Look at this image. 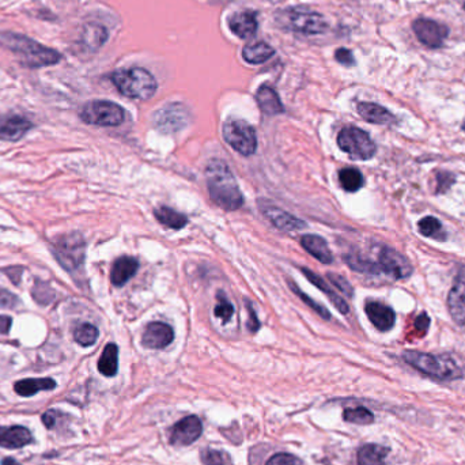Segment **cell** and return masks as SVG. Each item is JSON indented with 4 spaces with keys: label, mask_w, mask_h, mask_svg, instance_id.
Returning a JSON list of instances; mask_svg holds the SVG:
<instances>
[{
    "label": "cell",
    "mask_w": 465,
    "mask_h": 465,
    "mask_svg": "<svg viewBox=\"0 0 465 465\" xmlns=\"http://www.w3.org/2000/svg\"><path fill=\"white\" fill-rule=\"evenodd\" d=\"M207 188L212 202L225 211H236L244 203L240 187L229 169L220 159H212L206 169Z\"/></svg>",
    "instance_id": "1"
},
{
    "label": "cell",
    "mask_w": 465,
    "mask_h": 465,
    "mask_svg": "<svg viewBox=\"0 0 465 465\" xmlns=\"http://www.w3.org/2000/svg\"><path fill=\"white\" fill-rule=\"evenodd\" d=\"M0 45L11 52L22 65L29 68L50 67L61 60V54L59 52L37 43L28 36L12 32L0 33Z\"/></svg>",
    "instance_id": "2"
},
{
    "label": "cell",
    "mask_w": 465,
    "mask_h": 465,
    "mask_svg": "<svg viewBox=\"0 0 465 465\" xmlns=\"http://www.w3.org/2000/svg\"><path fill=\"white\" fill-rule=\"evenodd\" d=\"M116 89L125 97L146 101L156 92V81L152 72L141 67L121 68L110 75Z\"/></svg>",
    "instance_id": "3"
},
{
    "label": "cell",
    "mask_w": 465,
    "mask_h": 465,
    "mask_svg": "<svg viewBox=\"0 0 465 465\" xmlns=\"http://www.w3.org/2000/svg\"><path fill=\"white\" fill-rule=\"evenodd\" d=\"M403 360L420 373L441 381H451L462 378L464 375L463 369L448 355H433L419 351H406L403 354Z\"/></svg>",
    "instance_id": "4"
},
{
    "label": "cell",
    "mask_w": 465,
    "mask_h": 465,
    "mask_svg": "<svg viewBox=\"0 0 465 465\" xmlns=\"http://www.w3.org/2000/svg\"><path fill=\"white\" fill-rule=\"evenodd\" d=\"M53 255L65 271L74 273L85 262L86 242L78 233L65 234L53 244Z\"/></svg>",
    "instance_id": "5"
},
{
    "label": "cell",
    "mask_w": 465,
    "mask_h": 465,
    "mask_svg": "<svg viewBox=\"0 0 465 465\" xmlns=\"http://www.w3.org/2000/svg\"><path fill=\"white\" fill-rule=\"evenodd\" d=\"M226 143L238 154L251 156L256 153L258 136L255 128L244 120H229L223 125Z\"/></svg>",
    "instance_id": "6"
},
{
    "label": "cell",
    "mask_w": 465,
    "mask_h": 465,
    "mask_svg": "<svg viewBox=\"0 0 465 465\" xmlns=\"http://www.w3.org/2000/svg\"><path fill=\"white\" fill-rule=\"evenodd\" d=\"M81 118L90 125L117 127L124 121L125 112L118 103L96 100L86 103L82 107Z\"/></svg>",
    "instance_id": "7"
},
{
    "label": "cell",
    "mask_w": 465,
    "mask_h": 465,
    "mask_svg": "<svg viewBox=\"0 0 465 465\" xmlns=\"http://www.w3.org/2000/svg\"><path fill=\"white\" fill-rule=\"evenodd\" d=\"M338 145L346 154L354 159L366 161L375 154V145L361 128L346 127L338 135Z\"/></svg>",
    "instance_id": "8"
},
{
    "label": "cell",
    "mask_w": 465,
    "mask_h": 465,
    "mask_svg": "<svg viewBox=\"0 0 465 465\" xmlns=\"http://www.w3.org/2000/svg\"><path fill=\"white\" fill-rule=\"evenodd\" d=\"M287 26L301 34H320L328 29L325 18L314 11L294 8L286 12Z\"/></svg>",
    "instance_id": "9"
},
{
    "label": "cell",
    "mask_w": 465,
    "mask_h": 465,
    "mask_svg": "<svg viewBox=\"0 0 465 465\" xmlns=\"http://www.w3.org/2000/svg\"><path fill=\"white\" fill-rule=\"evenodd\" d=\"M375 262L381 273H385L393 279H406L413 273V265L409 258L389 247L380 248Z\"/></svg>",
    "instance_id": "10"
},
{
    "label": "cell",
    "mask_w": 465,
    "mask_h": 465,
    "mask_svg": "<svg viewBox=\"0 0 465 465\" xmlns=\"http://www.w3.org/2000/svg\"><path fill=\"white\" fill-rule=\"evenodd\" d=\"M189 113L181 103H170L155 112L153 121L154 125L165 134H173L187 127Z\"/></svg>",
    "instance_id": "11"
},
{
    "label": "cell",
    "mask_w": 465,
    "mask_h": 465,
    "mask_svg": "<svg viewBox=\"0 0 465 465\" xmlns=\"http://www.w3.org/2000/svg\"><path fill=\"white\" fill-rule=\"evenodd\" d=\"M413 32L417 40L428 48H441L449 34V29L433 19L420 18L413 23Z\"/></svg>",
    "instance_id": "12"
},
{
    "label": "cell",
    "mask_w": 465,
    "mask_h": 465,
    "mask_svg": "<svg viewBox=\"0 0 465 465\" xmlns=\"http://www.w3.org/2000/svg\"><path fill=\"white\" fill-rule=\"evenodd\" d=\"M258 208L261 214L279 230L282 231H297L307 227V223L302 219L289 214L287 211L272 205L268 200H260Z\"/></svg>",
    "instance_id": "13"
},
{
    "label": "cell",
    "mask_w": 465,
    "mask_h": 465,
    "mask_svg": "<svg viewBox=\"0 0 465 465\" xmlns=\"http://www.w3.org/2000/svg\"><path fill=\"white\" fill-rule=\"evenodd\" d=\"M203 431V424L196 415H189L178 420L170 430V442L178 446L194 444Z\"/></svg>",
    "instance_id": "14"
},
{
    "label": "cell",
    "mask_w": 465,
    "mask_h": 465,
    "mask_svg": "<svg viewBox=\"0 0 465 465\" xmlns=\"http://www.w3.org/2000/svg\"><path fill=\"white\" fill-rule=\"evenodd\" d=\"M32 127V121L23 116L0 114V141L17 142L22 139Z\"/></svg>",
    "instance_id": "15"
},
{
    "label": "cell",
    "mask_w": 465,
    "mask_h": 465,
    "mask_svg": "<svg viewBox=\"0 0 465 465\" xmlns=\"http://www.w3.org/2000/svg\"><path fill=\"white\" fill-rule=\"evenodd\" d=\"M174 339V331L170 325L161 322V321H154L150 322L142 336V343L146 349L152 350H162L167 347Z\"/></svg>",
    "instance_id": "16"
},
{
    "label": "cell",
    "mask_w": 465,
    "mask_h": 465,
    "mask_svg": "<svg viewBox=\"0 0 465 465\" xmlns=\"http://www.w3.org/2000/svg\"><path fill=\"white\" fill-rule=\"evenodd\" d=\"M448 308L453 321L462 327L465 325V267L459 272L448 296Z\"/></svg>",
    "instance_id": "17"
},
{
    "label": "cell",
    "mask_w": 465,
    "mask_h": 465,
    "mask_svg": "<svg viewBox=\"0 0 465 465\" xmlns=\"http://www.w3.org/2000/svg\"><path fill=\"white\" fill-rule=\"evenodd\" d=\"M366 314L370 320V322L381 332L391 331L395 325L396 314L392 308L377 302V301H370L366 304Z\"/></svg>",
    "instance_id": "18"
},
{
    "label": "cell",
    "mask_w": 465,
    "mask_h": 465,
    "mask_svg": "<svg viewBox=\"0 0 465 465\" xmlns=\"http://www.w3.org/2000/svg\"><path fill=\"white\" fill-rule=\"evenodd\" d=\"M33 442L32 433L23 426H0V446L6 449H19Z\"/></svg>",
    "instance_id": "19"
},
{
    "label": "cell",
    "mask_w": 465,
    "mask_h": 465,
    "mask_svg": "<svg viewBox=\"0 0 465 465\" xmlns=\"http://www.w3.org/2000/svg\"><path fill=\"white\" fill-rule=\"evenodd\" d=\"M230 30L240 39H251L258 32V18L254 11L236 12L229 21Z\"/></svg>",
    "instance_id": "20"
},
{
    "label": "cell",
    "mask_w": 465,
    "mask_h": 465,
    "mask_svg": "<svg viewBox=\"0 0 465 465\" xmlns=\"http://www.w3.org/2000/svg\"><path fill=\"white\" fill-rule=\"evenodd\" d=\"M139 262L135 258L121 256L117 258L110 269V280L116 287L124 286L128 280H131L138 272Z\"/></svg>",
    "instance_id": "21"
},
{
    "label": "cell",
    "mask_w": 465,
    "mask_h": 465,
    "mask_svg": "<svg viewBox=\"0 0 465 465\" xmlns=\"http://www.w3.org/2000/svg\"><path fill=\"white\" fill-rule=\"evenodd\" d=\"M357 110L363 120L373 124L386 125L396 121V117L386 107L378 103H360L357 105Z\"/></svg>",
    "instance_id": "22"
},
{
    "label": "cell",
    "mask_w": 465,
    "mask_h": 465,
    "mask_svg": "<svg viewBox=\"0 0 465 465\" xmlns=\"http://www.w3.org/2000/svg\"><path fill=\"white\" fill-rule=\"evenodd\" d=\"M107 37H109L107 30L103 25L86 23L81 34V44L85 47L86 51H99L106 43Z\"/></svg>",
    "instance_id": "23"
},
{
    "label": "cell",
    "mask_w": 465,
    "mask_h": 465,
    "mask_svg": "<svg viewBox=\"0 0 465 465\" xmlns=\"http://www.w3.org/2000/svg\"><path fill=\"white\" fill-rule=\"evenodd\" d=\"M301 244L304 249L313 258H317L320 262L331 264L333 261L332 252L328 248V244L322 237L314 236V234H307L301 238Z\"/></svg>",
    "instance_id": "24"
},
{
    "label": "cell",
    "mask_w": 465,
    "mask_h": 465,
    "mask_svg": "<svg viewBox=\"0 0 465 465\" xmlns=\"http://www.w3.org/2000/svg\"><path fill=\"white\" fill-rule=\"evenodd\" d=\"M301 271H302V273L307 276V279L309 280V282H311L318 290H321L328 298H329V301L333 304V307L336 308V309L339 310L340 313H343V314H347L349 313V310H350V308H349V304L331 287V286H328V283L321 278V276H318V275H316L313 271H310V269H307V268H301Z\"/></svg>",
    "instance_id": "25"
},
{
    "label": "cell",
    "mask_w": 465,
    "mask_h": 465,
    "mask_svg": "<svg viewBox=\"0 0 465 465\" xmlns=\"http://www.w3.org/2000/svg\"><path fill=\"white\" fill-rule=\"evenodd\" d=\"M256 101L258 103V107L261 109V112L264 114H268V116H276V114H280L285 112V107H283V103L280 101L278 93L267 86V85H262L256 93Z\"/></svg>",
    "instance_id": "26"
},
{
    "label": "cell",
    "mask_w": 465,
    "mask_h": 465,
    "mask_svg": "<svg viewBox=\"0 0 465 465\" xmlns=\"http://www.w3.org/2000/svg\"><path fill=\"white\" fill-rule=\"evenodd\" d=\"M54 388L56 382L52 378H26L14 385V391L22 397H30L41 391H52Z\"/></svg>",
    "instance_id": "27"
},
{
    "label": "cell",
    "mask_w": 465,
    "mask_h": 465,
    "mask_svg": "<svg viewBox=\"0 0 465 465\" xmlns=\"http://www.w3.org/2000/svg\"><path fill=\"white\" fill-rule=\"evenodd\" d=\"M389 449L375 444L363 445L358 451V465H385Z\"/></svg>",
    "instance_id": "28"
},
{
    "label": "cell",
    "mask_w": 465,
    "mask_h": 465,
    "mask_svg": "<svg viewBox=\"0 0 465 465\" xmlns=\"http://www.w3.org/2000/svg\"><path fill=\"white\" fill-rule=\"evenodd\" d=\"M155 218L162 223L163 226L173 229V230H180L187 226L188 218L184 214H180L174 211L173 208L169 207H159L154 211Z\"/></svg>",
    "instance_id": "29"
},
{
    "label": "cell",
    "mask_w": 465,
    "mask_h": 465,
    "mask_svg": "<svg viewBox=\"0 0 465 465\" xmlns=\"http://www.w3.org/2000/svg\"><path fill=\"white\" fill-rule=\"evenodd\" d=\"M273 54H275L273 48L269 47L267 43H262V41L248 44L242 51L244 60L251 63V64H261V63L269 60Z\"/></svg>",
    "instance_id": "30"
},
{
    "label": "cell",
    "mask_w": 465,
    "mask_h": 465,
    "mask_svg": "<svg viewBox=\"0 0 465 465\" xmlns=\"http://www.w3.org/2000/svg\"><path fill=\"white\" fill-rule=\"evenodd\" d=\"M118 369V349L116 344L109 343L103 349V355L99 361V370L105 377H114Z\"/></svg>",
    "instance_id": "31"
},
{
    "label": "cell",
    "mask_w": 465,
    "mask_h": 465,
    "mask_svg": "<svg viewBox=\"0 0 465 465\" xmlns=\"http://www.w3.org/2000/svg\"><path fill=\"white\" fill-rule=\"evenodd\" d=\"M339 180H340V185L347 192H357V191L361 189L363 184H364L361 172L355 167L342 169L340 173H339Z\"/></svg>",
    "instance_id": "32"
},
{
    "label": "cell",
    "mask_w": 465,
    "mask_h": 465,
    "mask_svg": "<svg viewBox=\"0 0 465 465\" xmlns=\"http://www.w3.org/2000/svg\"><path fill=\"white\" fill-rule=\"evenodd\" d=\"M99 335L100 333H99L97 327H94L93 324L85 322V324H81L79 327H76V329L74 332V339L79 346L90 347L97 342Z\"/></svg>",
    "instance_id": "33"
},
{
    "label": "cell",
    "mask_w": 465,
    "mask_h": 465,
    "mask_svg": "<svg viewBox=\"0 0 465 465\" xmlns=\"http://www.w3.org/2000/svg\"><path fill=\"white\" fill-rule=\"evenodd\" d=\"M417 227H419L420 234L424 236V237L435 238V240H444L445 238L442 225L434 216H426V218L420 219L419 223H417Z\"/></svg>",
    "instance_id": "34"
},
{
    "label": "cell",
    "mask_w": 465,
    "mask_h": 465,
    "mask_svg": "<svg viewBox=\"0 0 465 465\" xmlns=\"http://www.w3.org/2000/svg\"><path fill=\"white\" fill-rule=\"evenodd\" d=\"M346 262L350 265L351 269L363 272V273H370V275H380V268L375 261H371L370 258H363L361 255H349L346 258Z\"/></svg>",
    "instance_id": "35"
},
{
    "label": "cell",
    "mask_w": 465,
    "mask_h": 465,
    "mask_svg": "<svg viewBox=\"0 0 465 465\" xmlns=\"http://www.w3.org/2000/svg\"><path fill=\"white\" fill-rule=\"evenodd\" d=\"M344 420L355 424H370L374 420V415L370 413L364 407H357V409H347L344 411Z\"/></svg>",
    "instance_id": "36"
},
{
    "label": "cell",
    "mask_w": 465,
    "mask_h": 465,
    "mask_svg": "<svg viewBox=\"0 0 465 465\" xmlns=\"http://www.w3.org/2000/svg\"><path fill=\"white\" fill-rule=\"evenodd\" d=\"M214 314H215V317L220 318L222 322H225V324H227L231 320L233 314H234V307L231 305V302L222 293L218 294V304L215 307Z\"/></svg>",
    "instance_id": "37"
},
{
    "label": "cell",
    "mask_w": 465,
    "mask_h": 465,
    "mask_svg": "<svg viewBox=\"0 0 465 465\" xmlns=\"http://www.w3.org/2000/svg\"><path fill=\"white\" fill-rule=\"evenodd\" d=\"M202 462L205 465H230L231 459L226 452L215 451V449H205L202 452Z\"/></svg>",
    "instance_id": "38"
},
{
    "label": "cell",
    "mask_w": 465,
    "mask_h": 465,
    "mask_svg": "<svg viewBox=\"0 0 465 465\" xmlns=\"http://www.w3.org/2000/svg\"><path fill=\"white\" fill-rule=\"evenodd\" d=\"M328 276V280L342 293V294H344L346 297H349V298H351L353 296H354V289H353V286L350 285V282L346 279V278H343V276H340V275H338V273H333V272H331V273H328L327 275Z\"/></svg>",
    "instance_id": "39"
},
{
    "label": "cell",
    "mask_w": 465,
    "mask_h": 465,
    "mask_svg": "<svg viewBox=\"0 0 465 465\" xmlns=\"http://www.w3.org/2000/svg\"><path fill=\"white\" fill-rule=\"evenodd\" d=\"M290 286H291V290L297 294V296H300L301 297V300L308 305V307H310L311 309L314 310L317 314H320L321 317H324L325 320H329L331 318V314H329V311L328 310L325 309L324 307H321L320 304H317V302H314L310 297H308L305 293H302L293 282H290Z\"/></svg>",
    "instance_id": "40"
},
{
    "label": "cell",
    "mask_w": 465,
    "mask_h": 465,
    "mask_svg": "<svg viewBox=\"0 0 465 465\" xmlns=\"http://www.w3.org/2000/svg\"><path fill=\"white\" fill-rule=\"evenodd\" d=\"M265 465H305L302 460L290 455V453H276L273 455Z\"/></svg>",
    "instance_id": "41"
},
{
    "label": "cell",
    "mask_w": 465,
    "mask_h": 465,
    "mask_svg": "<svg viewBox=\"0 0 465 465\" xmlns=\"http://www.w3.org/2000/svg\"><path fill=\"white\" fill-rule=\"evenodd\" d=\"M455 183V176L448 172H441L437 174V191L444 192L448 191Z\"/></svg>",
    "instance_id": "42"
},
{
    "label": "cell",
    "mask_w": 465,
    "mask_h": 465,
    "mask_svg": "<svg viewBox=\"0 0 465 465\" xmlns=\"http://www.w3.org/2000/svg\"><path fill=\"white\" fill-rule=\"evenodd\" d=\"M18 305V298L15 294L10 293L8 290L0 289V309L6 308V309H12Z\"/></svg>",
    "instance_id": "43"
},
{
    "label": "cell",
    "mask_w": 465,
    "mask_h": 465,
    "mask_svg": "<svg viewBox=\"0 0 465 465\" xmlns=\"http://www.w3.org/2000/svg\"><path fill=\"white\" fill-rule=\"evenodd\" d=\"M247 307H248V329H249V332L256 333L258 329H260V321H258V314L255 311L254 305L249 301H247Z\"/></svg>",
    "instance_id": "44"
},
{
    "label": "cell",
    "mask_w": 465,
    "mask_h": 465,
    "mask_svg": "<svg viewBox=\"0 0 465 465\" xmlns=\"http://www.w3.org/2000/svg\"><path fill=\"white\" fill-rule=\"evenodd\" d=\"M335 59L343 65H354L355 64V59H354L353 52L350 50H346V48H339L335 53Z\"/></svg>",
    "instance_id": "45"
},
{
    "label": "cell",
    "mask_w": 465,
    "mask_h": 465,
    "mask_svg": "<svg viewBox=\"0 0 465 465\" xmlns=\"http://www.w3.org/2000/svg\"><path fill=\"white\" fill-rule=\"evenodd\" d=\"M428 327H430V318H428V316L426 313H422L420 316L416 317V320H415V328L417 331H420V332L424 333L428 329Z\"/></svg>",
    "instance_id": "46"
},
{
    "label": "cell",
    "mask_w": 465,
    "mask_h": 465,
    "mask_svg": "<svg viewBox=\"0 0 465 465\" xmlns=\"http://www.w3.org/2000/svg\"><path fill=\"white\" fill-rule=\"evenodd\" d=\"M12 325V318L8 316H0V333H8Z\"/></svg>",
    "instance_id": "47"
},
{
    "label": "cell",
    "mask_w": 465,
    "mask_h": 465,
    "mask_svg": "<svg viewBox=\"0 0 465 465\" xmlns=\"http://www.w3.org/2000/svg\"><path fill=\"white\" fill-rule=\"evenodd\" d=\"M54 420H56V417H54V411H48V413H45L43 415V422L45 423V426H47L48 428L53 427Z\"/></svg>",
    "instance_id": "48"
},
{
    "label": "cell",
    "mask_w": 465,
    "mask_h": 465,
    "mask_svg": "<svg viewBox=\"0 0 465 465\" xmlns=\"http://www.w3.org/2000/svg\"><path fill=\"white\" fill-rule=\"evenodd\" d=\"M1 465H21L17 460H14V459H11V457H7V459H4L3 462H1Z\"/></svg>",
    "instance_id": "49"
},
{
    "label": "cell",
    "mask_w": 465,
    "mask_h": 465,
    "mask_svg": "<svg viewBox=\"0 0 465 465\" xmlns=\"http://www.w3.org/2000/svg\"><path fill=\"white\" fill-rule=\"evenodd\" d=\"M463 130L465 131V121H464V125H463Z\"/></svg>",
    "instance_id": "50"
},
{
    "label": "cell",
    "mask_w": 465,
    "mask_h": 465,
    "mask_svg": "<svg viewBox=\"0 0 465 465\" xmlns=\"http://www.w3.org/2000/svg\"><path fill=\"white\" fill-rule=\"evenodd\" d=\"M464 10H465V4H464Z\"/></svg>",
    "instance_id": "51"
}]
</instances>
